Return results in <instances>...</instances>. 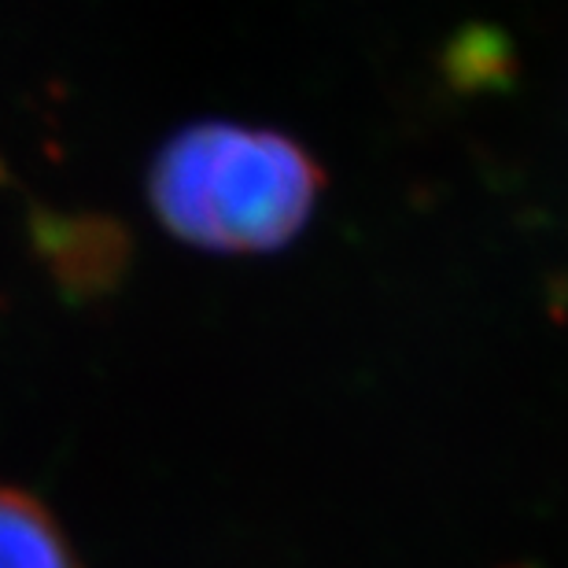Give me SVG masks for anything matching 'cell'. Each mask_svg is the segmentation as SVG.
Instances as JSON below:
<instances>
[{
	"label": "cell",
	"mask_w": 568,
	"mask_h": 568,
	"mask_svg": "<svg viewBox=\"0 0 568 568\" xmlns=\"http://www.w3.org/2000/svg\"><path fill=\"white\" fill-rule=\"evenodd\" d=\"M322 166L274 130L200 122L152 166V207L178 241L211 252H274L311 219Z\"/></svg>",
	"instance_id": "1"
},
{
	"label": "cell",
	"mask_w": 568,
	"mask_h": 568,
	"mask_svg": "<svg viewBox=\"0 0 568 568\" xmlns=\"http://www.w3.org/2000/svg\"><path fill=\"white\" fill-rule=\"evenodd\" d=\"M0 568H78L49 509L11 487H0Z\"/></svg>",
	"instance_id": "2"
}]
</instances>
